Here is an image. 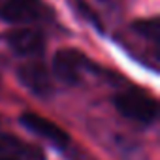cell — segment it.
<instances>
[{
  "label": "cell",
  "mask_w": 160,
  "mask_h": 160,
  "mask_svg": "<svg viewBox=\"0 0 160 160\" xmlns=\"http://www.w3.org/2000/svg\"><path fill=\"white\" fill-rule=\"evenodd\" d=\"M49 13L42 0H6L0 6V17L6 23H32Z\"/></svg>",
  "instance_id": "3957f363"
},
{
  "label": "cell",
  "mask_w": 160,
  "mask_h": 160,
  "mask_svg": "<svg viewBox=\"0 0 160 160\" xmlns=\"http://www.w3.org/2000/svg\"><path fill=\"white\" fill-rule=\"evenodd\" d=\"M87 64H89L87 57L77 49H60L53 57L55 75L68 85H77L81 81V73Z\"/></svg>",
  "instance_id": "7a4b0ae2"
},
{
  "label": "cell",
  "mask_w": 160,
  "mask_h": 160,
  "mask_svg": "<svg viewBox=\"0 0 160 160\" xmlns=\"http://www.w3.org/2000/svg\"><path fill=\"white\" fill-rule=\"evenodd\" d=\"M17 77L23 87H27L36 96H49L53 91L51 75L42 62H25L17 68Z\"/></svg>",
  "instance_id": "5b68a950"
},
{
  "label": "cell",
  "mask_w": 160,
  "mask_h": 160,
  "mask_svg": "<svg viewBox=\"0 0 160 160\" xmlns=\"http://www.w3.org/2000/svg\"><path fill=\"white\" fill-rule=\"evenodd\" d=\"M113 106L122 117L141 122V124H151L158 115L156 100L141 89H126V91L115 94Z\"/></svg>",
  "instance_id": "6da1fadb"
},
{
  "label": "cell",
  "mask_w": 160,
  "mask_h": 160,
  "mask_svg": "<svg viewBox=\"0 0 160 160\" xmlns=\"http://www.w3.org/2000/svg\"><path fill=\"white\" fill-rule=\"evenodd\" d=\"M0 160H45V154L40 147L17 136L0 134Z\"/></svg>",
  "instance_id": "8992f818"
},
{
  "label": "cell",
  "mask_w": 160,
  "mask_h": 160,
  "mask_svg": "<svg viewBox=\"0 0 160 160\" xmlns=\"http://www.w3.org/2000/svg\"><path fill=\"white\" fill-rule=\"evenodd\" d=\"M21 124L30 130L32 134L43 138L45 141H49L51 145L58 147V149H66L70 145V136L58 126L55 124L53 121L42 117V115H36V113H23L21 115Z\"/></svg>",
  "instance_id": "277c9868"
},
{
  "label": "cell",
  "mask_w": 160,
  "mask_h": 160,
  "mask_svg": "<svg viewBox=\"0 0 160 160\" xmlns=\"http://www.w3.org/2000/svg\"><path fill=\"white\" fill-rule=\"evenodd\" d=\"M134 28H136V32H139L143 38L151 40L152 43H156V42H158V38H160V23H158V19H145V21H138V23L134 25Z\"/></svg>",
  "instance_id": "ba28073f"
},
{
  "label": "cell",
  "mask_w": 160,
  "mask_h": 160,
  "mask_svg": "<svg viewBox=\"0 0 160 160\" xmlns=\"http://www.w3.org/2000/svg\"><path fill=\"white\" fill-rule=\"evenodd\" d=\"M6 42L17 55H23V57L40 55L43 51V45H45L43 34L36 28H27V27L8 32Z\"/></svg>",
  "instance_id": "52a82bcc"
}]
</instances>
